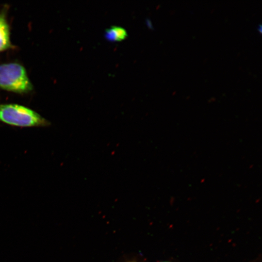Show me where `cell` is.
I'll return each mask as SVG.
<instances>
[{
	"mask_svg": "<svg viewBox=\"0 0 262 262\" xmlns=\"http://www.w3.org/2000/svg\"><path fill=\"white\" fill-rule=\"evenodd\" d=\"M0 88L16 93H27L33 85L25 68L16 63L0 65Z\"/></svg>",
	"mask_w": 262,
	"mask_h": 262,
	"instance_id": "obj_2",
	"label": "cell"
},
{
	"mask_svg": "<svg viewBox=\"0 0 262 262\" xmlns=\"http://www.w3.org/2000/svg\"><path fill=\"white\" fill-rule=\"evenodd\" d=\"M0 121L21 127L47 126L49 122L35 111L16 104H0Z\"/></svg>",
	"mask_w": 262,
	"mask_h": 262,
	"instance_id": "obj_1",
	"label": "cell"
},
{
	"mask_svg": "<svg viewBox=\"0 0 262 262\" xmlns=\"http://www.w3.org/2000/svg\"><path fill=\"white\" fill-rule=\"evenodd\" d=\"M127 36L126 31L118 26H112L105 32L106 38L111 41H119L125 39Z\"/></svg>",
	"mask_w": 262,
	"mask_h": 262,
	"instance_id": "obj_4",
	"label": "cell"
},
{
	"mask_svg": "<svg viewBox=\"0 0 262 262\" xmlns=\"http://www.w3.org/2000/svg\"><path fill=\"white\" fill-rule=\"evenodd\" d=\"M134 262V261H131V262Z\"/></svg>",
	"mask_w": 262,
	"mask_h": 262,
	"instance_id": "obj_6",
	"label": "cell"
},
{
	"mask_svg": "<svg viewBox=\"0 0 262 262\" xmlns=\"http://www.w3.org/2000/svg\"><path fill=\"white\" fill-rule=\"evenodd\" d=\"M9 26L5 12L0 13V52L13 48L10 37Z\"/></svg>",
	"mask_w": 262,
	"mask_h": 262,
	"instance_id": "obj_3",
	"label": "cell"
},
{
	"mask_svg": "<svg viewBox=\"0 0 262 262\" xmlns=\"http://www.w3.org/2000/svg\"><path fill=\"white\" fill-rule=\"evenodd\" d=\"M262 27L261 24H259L257 26V29L258 31H259L261 33H262Z\"/></svg>",
	"mask_w": 262,
	"mask_h": 262,
	"instance_id": "obj_5",
	"label": "cell"
}]
</instances>
